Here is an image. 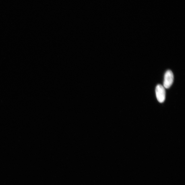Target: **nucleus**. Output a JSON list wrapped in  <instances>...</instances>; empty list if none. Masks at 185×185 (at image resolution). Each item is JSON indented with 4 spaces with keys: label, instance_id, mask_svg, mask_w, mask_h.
<instances>
[{
    "label": "nucleus",
    "instance_id": "f257e3e1",
    "mask_svg": "<svg viewBox=\"0 0 185 185\" xmlns=\"http://www.w3.org/2000/svg\"><path fill=\"white\" fill-rule=\"evenodd\" d=\"M165 88L163 85L158 84L156 87L155 92L157 100L160 103H163L166 99V91Z\"/></svg>",
    "mask_w": 185,
    "mask_h": 185
},
{
    "label": "nucleus",
    "instance_id": "f03ea898",
    "mask_svg": "<svg viewBox=\"0 0 185 185\" xmlns=\"http://www.w3.org/2000/svg\"><path fill=\"white\" fill-rule=\"evenodd\" d=\"M174 80V76L172 71L170 70L167 71L164 76V87L166 88H170L173 84Z\"/></svg>",
    "mask_w": 185,
    "mask_h": 185
}]
</instances>
